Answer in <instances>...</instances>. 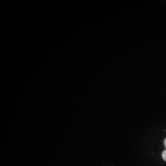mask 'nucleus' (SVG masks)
<instances>
[{
	"label": "nucleus",
	"instance_id": "obj_2",
	"mask_svg": "<svg viewBox=\"0 0 166 166\" xmlns=\"http://www.w3.org/2000/svg\"><path fill=\"white\" fill-rule=\"evenodd\" d=\"M164 143L165 146V147L166 148V138L165 139L164 142Z\"/></svg>",
	"mask_w": 166,
	"mask_h": 166
},
{
	"label": "nucleus",
	"instance_id": "obj_1",
	"mask_svg": "<svg viewBox=\"0 0 166 166\" xmlns=\"http://www.w3.org/2000/svg\"><path fill=\"white\" fill-rule=\"evenodd\" d=\"M162 156H163L164 160H165L166 162V150L163 152V154H162Z\"/></svg>",
	"mask_w": 166,
	"mask_h": 166
}]
</instances>
